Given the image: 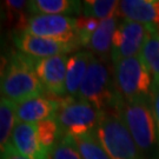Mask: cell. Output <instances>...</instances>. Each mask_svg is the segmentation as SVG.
Segmentation results:
<instances>
[{
  "label": "cell",
  "instance_id": "6da1fadb",
  "mask_svg": "<svg viewBox=\"0 0 159 159\" xmlns=\"http://www.w3.org/2000/svg\"><path fill=\"white\" fill-rule=\"evenodd\" d=\"M107 61L93 56L80 86L78 98L86 100L102 112H119L123 99L116 84L113 71Z\"/></svg>",
  "mask_w": 159,
  "mask_h": 159
},
{
  "label": "cell",
  "instance_id": "7a4b0ae2",
  "mask_svg": "<svg viewBox=\"0 0 159 159\" xmlns=\"http://www.w3.org/2000/svg\"><path fill=\"white\" fill-rule=\"evenodd\" d=\"M44 87L33 67L32 58L16 52L7 61L1 75V97L20 104L43 96Z\"/></svg>",
  "mask_w": 159,
  "mask_h": 159
},
{
  "label": "cell",
  "instance_id": "3957f363",
  "mask_svg": "<svg viewBox=\"0 0 159 159\" xmlns=\"http://www.w3.org/2000/svg\"><path fill=\"white\" fill-rule=\"evenodd\" d=\"M119 112L143 158L159 159V138L152 110V99L123 102Z\"/></svg>",
  "mask_w": 159,
  "mask_h": 159
},
{
  "label": "cell",
  "instance_id": "277c9868",
  "mask_svg": "<svg viewBox=\"0 0 159 159\" xmlns=\"http://www.w3.org/2000/svg\"><path fill=\"white\" fill-rule=\"evenodd\" d=\"M113 73L123 102L152 99L153 78L140 56L126 58L113 64Z\"/></svg>",
  "mask_w": 159,
  "mask_h": 159
},
{
  "label": "cell",
  "instance_id": "5b68a950",
  "mask_svg": "<svg viewBox=\"0 0 159 159\" xmlns=\"http://www.w3.org/2000/svg\"><path fill=\"white\" fill-rule=\"evenodd\" d=\"M96 133L111 159H144L120 112H105Z\"/></svg>",
  "mask_w": 159,
  "mask_h": 159
},
{
  "label": "cell",
  "instance_id": "8992f818",
  "mask_svg": "<svg viewBox=\"0 0 159 159\" xmlns=\"http://www.w3.org/2000/svg\"><path fill=\"white\" fill-rule=\"evenodd\" d=\"M105 112L80 98H68L60 102L56 119L61 138L94 133Z\"/></svg>",
  "mask_w": 159,
  "mask_h": 159
},
{
  "label": "cell",
  "instance_id": "52a82bcc",
  "mask_svg": "<svg viewBox=\"0 0 159 159\" xmlns=\"http://www.w3.org/2000/svg\"><path fill=\"white\" fill-rule=\"evenodd\" d=\"M118 17L108 18L104 20H96L92 18H77V35L79 46L86 47L94 57L107 61L111 59L112 39ZM108 63V61H107Z\"/></svg>",
  "mask_w": 159,
  "mask_h": 159
},
{
  "label": "cell",
  "instance_id": "ba28073f",
  "mask_svg": "<svg viewBox=\"0 0 159 159\" xmlns=\"http://www.w3.org/2000/svg\"><path fill=\"white\" fill-rule=\"evenodd\" d=\"M154 33L146 25L124 19L116 29L112 39V64L126 58L140 56L150 35Z\"/></svg>",
  "mask_w": 159,
  "mask_h": 159
},
{
  "label": "cell",
  "instance_id": "9c48e42d",
  "mask_svg": "<svg viewBox=\"0 0 159 159\" xmlns=\"http://www.w3.org/2000/svg\"><path fill=\"white\" fill-rule=\"evenodd\" d=\"M25 32L47 39L79 46L77 35V18L68 16H31Z\"/></svg>",
  "mask_w": 159,
  "mask_h": 159
},
{
  "label": "cell",
  "instance_id": "30bf717a",
  "mask_svg": "<svg viewBox=\"0 0 159 159\" xmlns=\"http://www.w3.org/2000/svg\"><path fill=\"white\" fill-rule=\"evenodd\" d=\"M13 41L19 52L35 59L67 56L68 53L75 51L79 46L75 44H67L53 39H47L38 35L30 34L25 31L13 32Z\"/></svg>",
  "mask_w": 159,
  "mask_h": 159
},
{
  "label": "cell",
  "instance_id": "8fae6325",
  "mask_svg": "<svg viewBox=\"0 0 159 159\" xmlns=\"http://www.w3.org/2000/svg\"><path fill=\"white\" fill-rule=\"evenodd\" d=\"M67 56L35 59L32 58L33 67L44 91L54 97L66 96V68Z\"/></svg>",
  "mask_w": 159,
  "mask_h": 159
},
{
  "label": "cell",
  "instance_id": "7c38bea8",
  "mask_svg": "<svg viewBox=\"0 0 159 159\" xmlns=\"http://www.w3.org/2000/svg\"><path fill=\"white\" fill-rule=\"evenodd\" d=\"M120 16L126 20L146 25L159 35V0H123Z\"/></svg>",
  "mask_w": 159,
  "mask_h": 159
},
{
  "label": "cell",
  "instance_id": "4fadbf2b",
  "mask_svg": "<svg viewBox=\"0 0 159 159\" xmlns=\"http://www.w3.org/2000/svg\"><path fill=\"white\" fill-rule=\"evenodd\" d=\"M60 102L44 96L35 97L17 105L18 121L27 124H38L46 119L56 118Z\"/></svg>",
  "mask_w": 159,
  "mask_h": 159
},
{
  "label": "cell",
  "instance_id": "5bb4252c",
  "mask_svg": "<svg viewBox=\"0 0 159 159\" xmlns=\"http://www.w3.org/2000/svg\"><path fill=\"white\" fill-rule=\"evenodd\" d=\"M11 144L19 153L29 159H51V156L41 146L35 125L20 123L14 127Z\"/></svg>",
  "mask_w": 159,
  "mask_h": 159
},
{
  "label": "cell",
  "instance_id": "9a60e30c",
  "mask_svg": "<svg viewBox=\"0 0 159 159\" xmlns=\"http://www.w3.org/2000/svg\"><path fill=\"white\" fill-rule=\"evenodd\" d=\"M90 51L74 52L68 57L66 68V96L70 98H78L81 83L85 78L86 72L92 61Z\"/></svg>",
  "mask_w": 159,
  "mask_h": 159
},
{
  "label": "cell",
  "instance_id": "2e32d148",
  "mask_svg": "<svg viewBox=\"0 0 159 159\" xmlns=\"http://www.w3.org/2000/svg\"><path fill=\"white\" fill-rule=\"evenodd\" d=\"M31 16H81L83 2L77 0H32L29 2Z\"/></svg>",
  "mask_w": 159,
  "mask_h": 159
},
{
  "label": "cell",
  "instance_id": "e0dca14e",
  "mask_svg": "<svg viewBox=\"0 0 159 159\" xmlns=\"http://www.w3.org/2000/svg\"><path fill=\"white\" fill-rule=\"evenodd\" d=\"M17 105L16 102H11L1 97L0 100V145L1 150L11 144L12 134L14 127L18 124L17 117Z\"/></svg>",
  "mask_w": 159,
  "mask_h": 159
},
{
  "label": "cell",
  "instance_id": "ac0fdd59",
  "mask_svg": "<svg viewBox=\"0 0 159 159\" xmlns=\"http://www.w3.org/2000/svg\"><path fill=\"white\" fill-rule=\"evenodd\" d=\"M120 14V1L117 0H86L83 1L81 16L96 20L118 17Z\"/></svg>",
  "mask_w": 159,
  "mask_h": 159
},
{
  "label": "cell",
  "instance_id": "d6986e66",
  "mask_svg": "<svg viewBox=\"0 0 159 159\" xmlns=\"http://www.w3.org/2000/svg\"><path fill=\"white\" fill-rule=\"evenodd\" d=\"M30 1L24 0H6L4 2L6 23L14 32L24 31L27 25L31 13L29 10Z\"/></svg>",
  "mask_w": 159,
  "mask_h": 159
},
{
  "label": "cell",
  "instance_id": "ffe728a7",
  "mask_svg": "<svg viewBox=\"0 0 159 159\" xmlns=\"http://www.w3.org/2000/svg\"><path fill=\"white\" fill-rule=\"evenodd\" d=\"M71 139L75 144L83 159H111L102 146L96 132L72 137Z\"/></svg>",
  "mask_w": 159,
  "mask_h": 159
},
{
  "label": "cell",
  "instance_id": "44dd1931",
  "mask_svg": "<svg viewBox=\"0 0 159 159\" xmlns=\"http://www.w3.org/2000/svg\"><path fill=\"white\" fill-rule=\"evenodd\" d=\"M35 125V130H37V134L39 138V142L41 146L44 148L47 153L51 156L52 150L60 140V129L58 125V121L56 118H51V119H46L40 121Z\"/></svg>",
  "mask_w": 159,
  "mask_h": 159
},
{
  "label": "cell",
  "instance_id": "7402d4cb",
  "mask_svg": "<svg viewBox=\"0 0 159 159\" xmlns=\"http://www.w3.org/2000/svg\"><path fill=\"white\" fill-rule=\"evenodd\" d=\"M140 57L153 78V87H159V35L152 33L143 48Z\"/></svg>",
  "mask_w": 159,
  "mask_h": 159
},
{
  "label": "cell",
  "instance_id": "603a6c76",
  "mask_svg": "<svg viewBox=\"0 0 159 159\" xmlns=\"http://www.w3.org/2000/svg\"><path fill=\"white\" fill-rule=\"evenodd\" d=\"M51 159H83L73 140L68 137L60 138L51 152Z\"/></svg>",
  "mask_w": 159,
  "mask_h": 159
},
{
  "label": "cell",
  "instance_id": "cb8c5ba5",
  "mask_svg": "<svg viewBox=\"0 0 159 159\" xmlns=\"http://www.w3.org/2000/svg\"><path fill=\"white\" fill-rule=\"evenodd\" d=\"M152 110H153L157 133L159 138V87H152Z\"/></svg>",
  "mask_w": 159,
  "mask_h": 159
},
{
  "label": "cell",
  "instance_id": "d4e9b609",
  "mask_svg": "<svg viewBox=\"0 0 159 159\" xmlns=\"http://www.w3.org/2000/svg\"><path fill=\"white\" fill-rule=\"evenodd\" d=\"M1 159H29L24 157L13 148L12 144H8L4 150H1Z\"/></svg>",
  "mask_w": 159,
  "mask_h": 159
}]
</instances>
